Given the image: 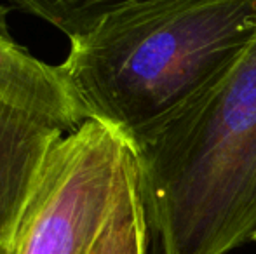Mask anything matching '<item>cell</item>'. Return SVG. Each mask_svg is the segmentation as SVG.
<instances>
[{
    "label": "cell",
    "instance_id": "6da1fadb",
    "mask_svg": "<svg viewBox=\"0 0 256 254\" xmlns=\"http://www.w3.org/2000/svg\"><path fill=\"white\" fill-rule=\"evenodd\" d=\"M254 38L256 0H124L58 66L86 120L136 150L223 82Z\"/></svg>",
    "mask_w": 256,
    "mask_h": 254
},
{
    "label": "cell",
    "instance_id": "7a4b0ae2",
    "mask_svg": "<svg viewBox=\"0 0 256 254\" xmlns=\"http://www.w3.org/2000/svg\"><path fill=\"white\" fill-rule=\"evenodd\" d=\"M134 152L154 254H228L256 237V38L232 71Z\"/></svg>",
    "mask_w": 256,
    "mask_h": 254
},
{
    "label": "cell",
    "instance_id": "3957f363",
    "mask_svg": "<svg viewBox=\"0 0 256 254\" xmlns=\"http://www.w3.org/2000/svg\"><path fill=\"white\" fill-rule=\"evenodd\" d=\"M134 152L114 129L86 120L52 150L10 254H91L110 221Z\"/></svg>",
    "mask_w": 256,
    "mask_h": 254
},
{
    "label": "cell",
    "instance_id": "277c9868",
    "mask_svg": "<svg viewBox=\"0 0 256 254\" xmlns=\"http://www.w3.org/2000/svg\"><path fill=\"white\" fill-rule=\"evenodd\" d=\"M66 134L0 101V249H10L52 150Z\"/></svg>",
    "mask_w": 256,
    "mask_h": 254
},
{
    "label": "cell",
    "instance_id": "5b68a950",
    "mask_svg": "<svg viewBox=\"0 0 256 254\" xmlns=\"http://www.w3.org/2000/svg\"><path fill=\"white\" fill-rule=\"evenodd\" d=\"M9 5H0V101L61 131H75L86 122L58 64H49L21 47L7 26Z\"/></svg>",
    "mask_w": 256,
    "mask_h": 254
},
{
    "label": "cell",
    "instance_id": "8992f818",
    "mask_svg": "<svg viewBox=\"0 0 256 254\" xmlns=\"http://www.w3.org/2000/svg\"><path fill=\"white\" fill-rule=\"evenodd\" d=\"M91 254H148V230L136 164L122 188L102 239Z\"/></svg>",
    "mask_w": 256,
    "mask_h": 254
},
{
    "label": "cell",
    "instance_id": "52a82bcc",
    "mask_svg": "<svg viewBox=\"0 0 256 254\" xmlns=\"http://www.w3.org/2000/svg\"><path fill=\"white\" fill-rule=\"evenodd\" d=\"M110 2L104 0H61V2H21V9L60 28L68 38L86 33L102 17Z\"/></svg>",
    "mask_w": 256,
    "mask_h": 254
},
{
    "label": "cell",
    "instance_id": "ba28073f",
    "mask_svg": "<svg viewBox=\"0 0 256 254\" xmlns=\"http://www.w3.org/2000/svg\"><path fill=\"white\" fill-rule=\"evenodd\" d=\"M0 254H10V249H0Z\"/></svg>",
    "mask_w": 256,
    "mask_h": 254
},
{
    "label": "cell",
    "instance_id": "9c48e42d",
    "mask_svg": "<svg viewBox=\"0 0 256 254\" xmlns=\"http://www.w3.org/2000/svg\"><path fill=\"white\" fill-rule=\"evenodd\" d=\"M254 242H256V237H254Z\"/></svg>",
    "mask_w": 256,
    "mask_h": 254
}]
</instances>
